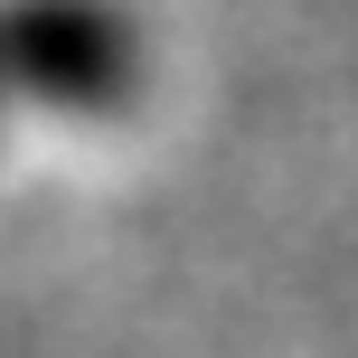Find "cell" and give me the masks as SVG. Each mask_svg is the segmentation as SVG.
<instances>
[{
  "mask_svg": "<svg viewBox=\"0 0 358 358\" xmlns=\"http://www.w3.org/2000/svg\"><path fill=\"white\" fill-rule=\"evenodd\" d=\"M0 104H10V94H0Z\"/></svg>",
  "mask_w": 358,
  "mask_h": 358,
  "instance_id": "obj_2",
  "label": "cell"
},
{
  "mask_svg": "<svg viewBox=\"0 0 358 358\" xmlns=\"http://www.w3.org/2000/svg\"><path fill=\"white\" fill-rule=\"evenodd\" d=\"M142 85V29L123 0H0V94L113 113Z\"/></svg>",
  "mask_w": 358,
  "mask_h": 358,
  "instance_id": "obj_1",
  "label": "cell"
}]
</instances>
